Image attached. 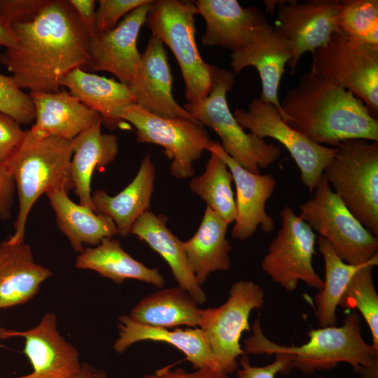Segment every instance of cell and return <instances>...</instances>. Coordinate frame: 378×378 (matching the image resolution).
I'll list each match as a JSON object with an SVG mask.
<instances>
[{
	"label": "cell",
	"instance_id": "9c48e42d",
	"mask_svg": "<svg viewBox=\"0 0 378 378\" xmlns=\"http://www.w3.org/2000/svg\"><path fill=\"white\" fill-rule=\"evenodd\" d=\"M120 118L134 127L138 143L163 148L171 160L170 173L178 179L193 177V162L215 142L199 122L185 118L159 116L137 104L124 108Z\"/></svg>",
	"mask_w": 378,
	"mask_h": 378
},
{
	"label": "cell",
	"instance_id": "f546056e",
	"mask_svg": "<svg viewBox=\"0 0 378 378\" xmlns=\"http://www.w3.org/2000/svg\"><path fill=\"white\" fill-rule=\"evenodd\" d=\"M228 224L206 206L202 222L194 235L183 246L192 270L202 285L216 271L231 267L230 252L232 247L226 238Z\"/></svg>",
	"mask_w": 378,
	"mask_h": 378
},
{
	"label": "cell",
	"instance_id": "ba28073f",
	"mask_svg": "<svg viewBox=\"0 0 378 378\" xmlns=\"http://www.w3.org/2000/svg\"><path fill=\"white\" fill-rule=\"evenodd\" d=\"M299 216L346 263L360 265L378 258V237L368 230L330 188L323 175Z\"/></svg>",
	"mask_w": 378,
	"mask_h": 378
},
{
	"label": "cell",
	"instance_id": "2e32d148",
	"mask_svg": "<svg viewBox=\"0 0 378 378\" xmlns=\"http://www.w3.org/2000/svg\"><path fill=\"white\" fill-rule=\"evenodd\" d=\"M153 1L128 13L112 29L90 37L88 69L109 72L130 88L133 85L141 62L137 39Z\"/></svg>",
	"mask_w": 378,
	"mask_h": 378
},
{
	"label": "cell",
	"instance_id": "d4e9b609",
	"mask_svg": "<svg viewBox=\"0 0 378 378\" xmlns=\"http://www.w3.org/2000/svg\"><path fill=\"white\" fill-rule=\"evenodd\" d=\"M167 218L150 210L141 214L132 225L130 234L144 241L168 264L178 286L186 290L198 304L206 302V295L197 281L187 258L183 241L167 225Z\"/></svg>",
	"mask_w": 378,
	"mask_h": 378
},
{
	"label": "cell",
	"instance_id": "4dcf8cb0",
	"mask_svg": "<svg viewBox=\"0 0 378 378\" xmlns=\"http://www.w3.org/2000/svg\"><path fill=\"white\" fill-rule=\"evenodd\" d=\"M201 312L197 302L178 286L144 297L132 308L129 316L138 323L157 328H197Z\"/></svg>",
	"mask_w": 378,
	"mask_h": 378
},
{
	"label": "cell",
	"instance_id": "cb8c5ba5",
	"mask_svg": "<svg viewBox=\"0 0 378 378\" xmlns=\"http://www.w3.org/2000/svg\"><path fill=\"white\" fill-rule=\"evenodd\" d=\"M61 86L84 105L97 112L102 124L111 130L126 123L120 114L126 107L136 104L132 91L127 85L112 78L90 74L76 67L60 80Z\"/></svg>",
	"mask_w": 378,
	"mask_h": 378
},
{
	"label": "cell",
	"instance_id": "83f0119b",
	"mask_svg": "<svg viewBox=\"0 0 378 378\" xmlns=\"http://www.w3.org/2000/svg\"><path fill=\"white\" fill-rule=\"evenodd\" d=\"M56 217L58 229L80 253L84 246H95L106 237L118 234L112 219L73 202L68 192L55 189L46 194Z\"/></svg>",
	"mask_w": 378,
	"mask_h": 378
},
{
	"label": "cell",
	"instance_id": "7c38bea8",
	"mask_svg": "<svg viewBox=\"0 0 378 378\" xmlns=\"http://www.w3.org/2000/svg\"><path fill=\"white\" fill-rule=\"evenodd\" d=\"M280 217L281 227L261 262L262 271L289 292L294 291L300 281L320 290L323 280L312 265L316 234L288 206L281 209Z\"/></svg>",
	"mask_w": 378,
	"mask_h": 378
},
{
	"label": "cell",
	"instance_id": "5b68a950",
	"mask_svg": "<svg viewBox=\"0 0 378 378\" xmlns=\"http://www.w3.org/2000/svg\"><path fill=\"white\" fill-rule=\"evenodd\" d=\"M194 1H154L146 25L151 35L160 39L173 52L185 83V96L190 104L204 99L216 83L220 69L204 62L195 40Z\"/></svg>",
	"mask_w": 378,
	"mask_h": 378
},
{
	"label": "cell",
	"instance_id": "8fae6325",
	"mask_svg": "<svg viewBox=\"0 0 378 378\" xmlns=\"http://www.w3.org/2000/svg\"><path fill=\"white\" fill-rule=\"evenodd\" d=\"M312 55V72L351 92L377 118L378 46L360 43L336 32Z\"/></svg>",
	"mask_w": 378,
	"mask_h": 378
},
{
	"label": "cell",
	"instance_id": "484cf974",
	"mask_svg": "<svg viewBox=\"0 0 378 378\" xmlns=\"http://www.w3.org/2000/svg\"><path fill=\"white\" fill-rule=\"evenodd\" d=\"M155 167L150 153L142 160L130 183L115 196L103 190L92 193L94 212L110 217L118 234L127 237L136 219L149 210L155 180Z\"/></svg>",
	"mask_w": 378,
	"mask_h": 378
},
{
	"label": "cell",
	"instance_id": "8992f818",
	"mask_svg": "<svg viewBox=\"0 0 378 378\" xmlns=\"http://www.w3.org/2000/svg\"><path fill=\"white\" fill-rule=\"evenodd\" d=\"M323 175L347 209L378 237V141L339 144Z\"/></svg>",
	"mask_w": 378,
	"mask_h": 378
},
{
	"label": "cell",
	"instance_id": "ac0fdd59",
	"mask_svg": "<svg viewBox=\"0 0 378 378\" xmlns=\"http://www.w3.org/2000/svg\"><path fill=\"white\" fill-rule=\"evenodd\" d=\"M292 57L290 45L270 24L258 28L246 47L230 55V66L234 73L248 66L257 69L262 85L259 98L274 106L282 119L278 92L285 66Z\"/></svg>",
	"mask_w": 378,
	"mask_h": 378
},
{
	"label": "cell",
	"instance_id": "1f68e13d",
	"mask_svg": "<svg viewBox=\"0 0 378 378\" xmlns=\"http://www.w3.org/2000/svg\"><path fill=\"white\" fill-rule=\"evenodd\" d=\"M319 251L325 265L323 287L315 297L316 314L320 328L335 326L337 309L353 275L360 267L346 263L323 237L318 239Z\"/></svg>",
	"mask_w": 378,
	"mask_h": 378
},
{
	"label": "cell",
	"instance_id": "f35d334b",
	"mask_svg": "<svg viewBox=\"0 0 378 378\" xmlns=\"http://www.w3.org/2000/svg\"><path fill=\"white\" fill-rule=\"evenodd\" d=\"M274 355L272 363L261 367L252 365L247 354L241 356L240 368L236 370L235 378H275L278 373L288 374L293 369L289 358L284 354Z\"/></svg>",
	"mask_w": 378,
	"mask_h": 378
},
{
	"label": "cell",
	"instance_id": "bcb514c9",
	"mask_svg": "<svg viewBox=\"0 0 378 378\" xmlns=\"http://www.w3.org/2000/svg\"><path fill=\"white\" fill-rule=\"evenodd\" d=\"M16 43L15 39L0 22V46L10 48Z\"/></svg>",
	"mask_w": 378,
	"mask_h": 378
},
{
	"label": "cell",
	"instance_id": "f6af8a7d",
	"mask_svg": "<svg viewBox=\"0 0 378 378\" xmlns=\"http://www.w3.org/2000/svg\"><path fill=\"white\" fill-rule=\"evenodd\" d=\"M357 373L360 378H378V357L371 363L361 366Z\"/></svg>",
	"mask_w": 378,
	"mask_h": 378
},
{
	"label": "cell",
	"instance_id": "ffe728a7",
	"mask_svg": "<svg viewBox=\"0 0 378 378\" xmlns=\"http://www.w3.org/2000/svg\"><path fill=\"white\" fill-rule=\"evenodd\" d=\"M206 24L202 43L220 46L232 52L246 47L256 30L268 24L255 7H242L237 0L194 1Z\"/></svg>",
	"mask_w": 378,
	"mask_h": 378
},
{
	"label": "cell",
	"instance_id": "e0dca14e",
	"mask_svg": "<svg viewBox=\"0 0 378 378\" xmlns=\"http://www.w3.org/2000/svg\"><path fill=\"white\" fill-rule=\"evenodd\" d=\"M209 150L215 152L226 163L235 184L237 216L232 237L239 241L246 240L258 227L265 233L271 232L274 223L267 214L265 204L275 189L274 177L247 171L225 153L220 142H214Z\"/></svg>",
	"mask_w": 378,
	"mask_h": 378
},
{
	"label": "cell",
	"instance_id": "4fadbf2b",
	"mask_svg": "<svg viewBox=\"0 0 378 378\" xmlns=\"http://www.w3.org/2000/svg\"><path fill=\"white\" fill-rule=\"evenodd\" d=\"M233 115L242 128L261 139L270 137L281 144L298 167L302 184L313 194L336 152L335 147L309 140L287 124L274 106L259 97L251 102L248 110L237 109Z\"/></svg>",
	"mask_w": 378,
	"mask_h": 378
},
{
	"label": "cell",
	"instance_id": "52a82bcc",
	"mask_svg": "<svg viewBox=\"0 0 378 378\" xmlns=\"http://www.w3.org/2000/svg\"><path fill=\"white\" fill-rule=\"evenodd\" d=\"M234 83V74L220 69L208 96L197 104L187 102L183 108L202 125L216 132L222 148L235 162L247 171L260 174L261 168L267 167L279 158L281 150L251 132L246 133L237 121L226 98Z\"/></svg>",
	"mask_w": 378,
	"mask_h": 378
},
{
	"label": "cell",
	"instance_id": "60d3db41",
	"mask_svg": "<svg viewBox=\"0 0 378 378\" xmlns=\"http://www.w3.org/2000/svg\"><path fill=\"white\" fill-rule=\"evenodd\" d=\"M15 191V180L8 163L0 164V220L11 217Z\"/></svg>",
	"mask_w": 378,
	"mask_h": 378
},
{
	"label": "cell",
	"instance_id": "7a4b0ae2",
	"mask_svg": "<svg viewBox=\"0 0 378 378\" xmlns=\"http://www.w3.org/2000/svg\"><path fill=\"white\" fill-rule=\"evenodd\" d=\"M283 120L309 140L334 147L351 139L378 141V120L349 90L311 71L281 102Z\"/></svg>",
	"mask_w": 378,
	"mask_h": 378
},
{
	"label": "cell",
	"instance_id": "b9f144b4",
	"mask_svg": "<svg viewBox=\"0 0 378 378\" xmlns=\"http://www.w3.org/2000/svg\"><path fill=\"white\" fill-rule=\"evenodd\" d=\"M172 365L155 370L150 374H145L141 378H230L224 374L212 368H201L188 372L181 368L172 369Z\"/></svg>",
	"mask_w": 378,
	"mask_h": 378
},
{
	"label": "cell",
	"instance_id": "d6a6232c",
	"mask_svg": "<svg viewBox=\"0 0 378 378\" xmlns=\"http://www.w3.org/2000/svg\"><path fill=\"white\" fill-rule=\"evenodd\" d=\"M210 158L204 172L192 177L190 189L198 195L219 217L228 225L237 216L235 198L232 188V175L223 160L209 150Z\"/></svg>",
	"mask_w": 378,
	"mask_h": 378
},
{
	"label": "cell",
	"instance_id": "4316f807",
	"mask_svg": "<svg viewBox=\"0 0 378 378\" xmlns=\"http://www.w3.org/2000/svg\"><path fill=\"white\" fill-rule=\"evenodd\" d=\"M102 118L71 140L73 155L71 173L74 190L79 204L94 211L92 200L91 179L96 169L104 168L118 155V138L113 134L102 132Z\"/></svg>",
	"mask_w": 378,
	"mask_h": 378
},
{
	"label": "cell",
	"instance_id": "3957f363",
	"mask_svg": "<svg viewBox=\"0 0 378 378\" xmlns=\"http://www.w3.org/2000/svg\"><path fill=\"white\" fill-rule=\"evenodd\" d=\"M361 319L356 311L348 314L340 327L312 329L309 340L301 346H285L270 340L264 335L260 320L252 327V334L244 340V354H286L293 368L311 374L318 370L332 369L340 363L349 364L356 373L361 366L378 357L372 344L361 335Z\"/></svg>",
	"mask_w": 378,
	"mask_h": 378
},
{
	"label": "cell",
	"instance_id": "30bf717a",
	"mask_svg": "<svg viewBox=\"0 0 378 378\" xmlns=\"http://www.w3.org/2000/svg\"><path fill=\"white\" fill-rule=\"evenodd\" d=\"M265 291L257 284L239 280L232 284L227 300L218 307L202 309L199 327L204 332L218 370L229 374L245 354L240 344L243 332L251 330L248 318L262 307Z\"/></svg>",
	"mask_w": 378,
	"mask_h": 378
},
{
	"label": "cell",
	"instance_id": "8d00e7d4",
	"mask_svg": "<svg viewBox=\"0 0 378 378\" xmlns=\"http://www.w3.org/2000/svg\"><path fill=\"white\" fill-rule=\"evenodd\" d=\"M150 0H99L95 16V32L114 28L118 20Z\"/></svg>",
	"mask_w": 378,
	"mask_h": 378
},
{
	"label": "cell",
	"instance_id": "7402d4cb",
	"mask_svg": "<svg viewBox=\"0 0 378 378\" xmlns=\"http://www.w3.org/2000/svg\"><path fill=\"white\" fill-rule=\"evenodd\" d=\"M52 275L35 262L28 244L0 241V309L27 303Z\"/></svg>",
	"mask_w": 378,
	"mask_h": 378
},
{
	"label": "cell",
	"instance_id": "5bb4252c",
	"mask_svg": "<svg viewBox=\"0 0 378 378\" xmlns=\"http://www.w3.org/2000/svg\"><path fill=\"white\" fill-rule=\"evenodd\" d=\"M278 2V15L273 28L291 48L293 57L288 64L294 74L303 54L313 53L326 45L333 34L340 32L337 23L340 1Z\"/></svg>",
	"mask_w": 378,
	"mask_h": 378
},
{
	"label": "cell",
	"instance_id": "f1b7e54d",
	"mask_svg": "<svg viewBox=\"0 0 378 378\" xmlns=\"http://www.w3.org/2000/svg\"><path fill=\"white\" fill-rule=\"evenodd\" d=\"M75 267L93 270L118 284L126 279L139 280L158 288L165 284L158 270L149 268L134 259L113 237L104 238L95 246L85 247L77 256Z\"/></svg>",
	"mask_w": 378,
	"mask_h": 378
},
{
	"label": "cell",
	"instance_id": "6da1fadb",
	"mask_svg": "<svg viewBox=\"0 0 378 378\" xmlns=\"http://www.w3.org/2000/svg\"><path fill=\"white\" fill-rule=\"evenodd\" d=\"M9 32L16 43L0 53V63L21 90L55 92L69 71L88 67L90 35L68 0H46L32 19Z\"/></svg>",
	"mask_w": 378,
	"mask_h": 378
},
{
	"label": "cell",
	"instance_id": "ab89813d",
	"mask_svg": "<svg viewBox=\"0 0 378 378\" xmlns=\"http://www.w3.org/2000/svg\"><path fill=\"white\" fill-rule=\"evenodd\" d=\"M26 131L10 116L0 112V164L7 162L22 144Z\"/></svg>",
	"mask_w": 378,
	"mask_h": 378
},
{
	"label": "cell",
	"instance_id": "277c9868",
	"mask_svg": "<svg viewBox=\"0 0 378 378\" xmlns=\"http://www.w3.org/2000/svg\"><path fill=\"white\" fill-rule=\"evenodd\" d=\"M71 140L55 136L36 137L29 130L20 147L7 162L14 178L18 211L14 233L7 239L24 242L27 218L34 204L43 194L59 189H74L71 173Z\"/></svg>",
	"mask_w": 378,
	"mask_h": 378
},
{
	"label": "cell",
	"instance_id": "836d02e7",
	"mask_svg": "<svg viewBox=\"0 0 378 378\" xmlns=\"http://www.w3.org/2000/svg\"><path fill=\"white\" fill-rule=\"evenodd\" d=\"M378 258L363 264L349 281L339 303L345 309L358 310L370 330L372 346L378 351V295L372 279V269Z\"/></svg>",
	"mask_w": 378,
	"mask_h": 378
},
{
	"label": "cell",
	"instance_id": "9a60e30c",
	"mask_svg": "<svg viewBox=\"0 0 378 378\" xmlns=\"http://www.w3.org/2000/svg\"><path fill=\"white\" fill-rule=\"evenodd\" d=\"M56 315L46 312L38 323L27 330L0 328V339H24L23 353L32 372L15 377L0 378H76L80 371L79 353L57 329Z\"/></svg>",
	"mask_w": 378,
	"mask_h": 378
},
{
	"label": "cell",
	"instance_id": "d6986e66",
	"mask_svg": "<svg viewBox=\"0 0 378 378\" xmlns=\"http://www.w3.org/2000/svg\"><path fill=\"white\" fill-rule=\"evenodd\" d=\"M130 89L136 104L155 115L185 118L199 122L174 99L167 52L162 41L155 36L150 35L146 50L141 53L139 72Z\"/></svg>",
	"mask_w": 378,
	"mask_h": 378
},
{
	"label": "cell",
	"instance_id": "7bdbcfd3",
	"mask_svg": "<svg viewBox=\"0 0 378 378\" xmlns=\"http://www.w3.org/2000/svg\"><path fill=\"white\" fill-rule=\"evenodd\" d=\"M75 10L80 20L89 32L90 36L95 32V1L68 0Z\"/></svg>",
	"mask_w": 378,
	"mask_h": 378
},
{
	"label": "cell",
	"instance_id": "44dd1931",
	"mask_svg": "<svg viewBox=\"0 0 378 378\" xmlns=\"http://www.w3.org/2000/svg\"><path fill=\"white\" fill-rule=\"evenodd\" d=\"M35 122L29 130L36 137L55 136L72 140L101 117L66 90L30 92Z\"/></svg>",
	"mask_w": 378,
	"mask_h": 378
},
{
	"label": "cell",
	"instance_id": "d590c367",
	"mask_svg": "<svg viewBox=\"0 0 378 378\" xmlns=\"http://www.w3.org/2000/svg\"><path fill=\"white\" fill-rule=\"evenodd\" d=\"M0 112L20 124H29L35 120V108L29 94L18 87L11 76L0 74Z\"/></svg>",
	"mask_w": 378,
	"mask_h": 378
},
{
	"label": "cell",
	"instance_id": "ee69618b",
	"mask_svg": "<svg viewBox=\"0 0 378 378\" xmlns=\"http://www.w3.org/2000/svg\"><path fill=\"white\" fill-rule=\"evenodd\" d=\"M76 378H108V375L104 370L84 362L81 363L80 371Z\"/></svg>",
	"mask_w": 378,
	"mask_h": 378
},
{
	"label": "cell",
	"instance_id": "74e56055",
	"mask_svg": "<svg viewBox=\"0 0 378 378\" xmlns=\"http://www.w3.org/2000/svg\"><path fill=\"white\" fill-rule=\"evenodd\" d=\"M46 2V0H0V22L9 31L11 25L32 19Z\"/></svg>",
	"mask_w": 378,
	"mask_h": 378
},
{
	"label": "cell",
	"instance_id": "e575fe53",
	"mask_svg": "<svg viewBox=\"0 0 378 378\" xmlns=\"http://www.w3.org/2000/svg\"><path fill=\"white\" fill-rule=\"evenodd\" d=\"M340 31L360 43L378 46V1H340Z\"/></svg>",
	"mask_w": 378,
	"mask_h": 378
},
{
	"label": "cell",
	"instance_id": "603a6c76",
	"mask_svg": "<svg viewBox=\"0 0 378 378\" xmlns=\"http://www.w3.org/2000/svg\"><path fill=\"white\" fill-rule=\"evenodd\" d=\"M118 320V336L113 344L116 353H124L127 348L139 342H164L184 354L195 370L212 368L218 370L206 335L201 328L172 330L153 327L138 323L129 315H122Z\"/></svg>",
	"mask_w": 378,
	"mask_h": 378
}]
</instances>
